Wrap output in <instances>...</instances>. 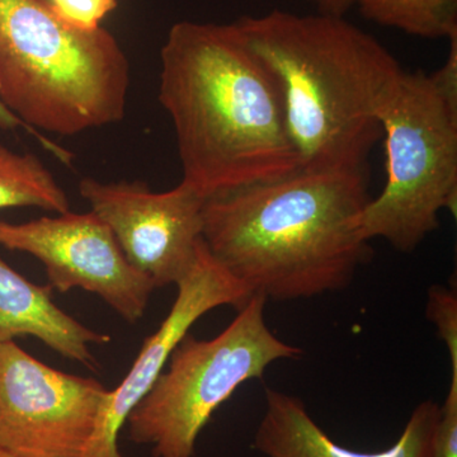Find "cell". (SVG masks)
<instances>
[{"label":"cell","instance_id":"obj_1","mask_svg":"<svg viewBox=\"0 0 457 457\" xmlns=\"http://www.w3.org/2000/svg\"><path fill=\"white\" fill-rule=\"evenodd\" d=\"M161 64L183 182L207 198L299 170L278 83L236 23H176Z\"/></svg>","mask_w":457,"mask_h":457},{"label":"cell","instance_id":"obj_4","mask_svg":"<svg viewBox=\"0 0 457 457\" xmlns=\"http://www.w3.org/2000/svg\"><path fill=\"white\" fill-rule=\"evenodd\" d=\"M129 88L128 56L106 29H73L46 0H0V102L33 132L120 122Z\"/></svg>","mask_w":457,"mask_h":457},{"label":"cell","instance_id":"obj_3","mask_svg":"<svg viewBox=\"0 0 457 457\" xmlns=\"http://www.w3.org/2000/svg\"><path fill=\"white\" fill-rule=\"evenodd\" d=\"M284 102L300 170H361L404 71L374 36L333 14L275 11L236 21Z\"/></svg>","mask_w":457,"mask_h":457},{"label":"cell","instance_id":"obj_8","mask_svg":"<svg viewBox=\"0 0 457 457\" xmlns=\"http://www.w3.org/2000/svg\"><path fill=\"white\" fill-rule=\"evenodd\" d=\"M0 246L37 258L59 293L82 288L97 295L131 324L144 317L155 288L125 257L106 222L92 212H68L21 224L0 220Z\"/></svg>","mask_w":457,"mask_h":457},{"label":"cell","instance_id":"obj_11","mask_svg":"<svg viewBox=\"0 0 457 457\" xmlns=\"http://www.w3.org/2000/svg\"><path fill=\"white\" fill-rule=\"evenodd\" d=\"M440 411L441 405L432 400L420 403L393 446L359 453L336 444L312 420L302 399L267 387L254 449L266 457H432Z\"/></svg>","mask_w":457,"mask_h":457},{"label":"cell","instance_id":"obj_9","mask_svg":"<svg viewBox=\"0 0 457 457\" xmlns=\"http://www.w3.org/2000/svg\"><path fill=\"white\" fill-rule=\"evenodd\" d=\"M79 194L106 222L128 261L155 287L179 284L194 266L206 197L188 183L153 192L145 183L83 179Z\"/></svg>","mask_w":457,"mask_h":457},{"label":"cell","instance_id":"obj_17","mask_svg":"<svg viewBox=\"0 0 457 457\" xmlns=\"http://www.w3.org/2000/svg\"><path fill=\"white\" fill-rule=\"evenodd\" d=\"M432 457H457V375H451L449 393L441 405Z\"/></svg>","mask_w":457,"mask_h":457},{"label":"cell","instance_id":"obj_13","mask_svg":"<svg viewBox=\"0 0 457 457\" xmlns=\"http://www.w3.org/2000/svg\"><path fill=\"white\" fill-rule=\"evenodd\" d=\"M35 206L47 212H69L64 189L37 156L18 154L0 145V209Z\"/></svg>","mask_w":457,"mask_h":457},{"label":"cell","instance_id":"obj_6","mask_svg":"<svg viewBox=\"0 0 457 457\" xmlns=\"http://www.w3.org/2000/svg\"><path fill=\"white\" fill-rule=\"evenodd\" d=\"M266 303L253 295L215 338L188 333L179 342L126 420L131 442L150 445L153 457H194L204 427L240 385L261 378L276 361L302 357L267 327Z\"/></svg>","mask_w":457,"mask_h":457},{"label":"cell","instance_id":"obj_19","mask_svg":"<svg viewBox=\"0 0 457 457\" xmlns=\"http://www.w3.org/2000/svg\"><path fill=\"white\" fill-rule=\"evenodd\" d=\"M317 5L319 13L345 16L352 7L356 5V0H306Z\"/></svg>","mask_w":457,"mask_h":457},{"label":"cell","instance_id":"obj_15","mask_svg":"<svg viewBox=\"0 0 457 457\" xmlns=\"http://www.w3.org/2000/svg\"><path fill=\"white\" fill-rule=\"evenodd\" d=\"M427 317L435 324L438 337L446 345L451 375H457V294L453 286L433 285L429 287Z\"/></svg>","mask_w":457,"mask_h":457},{"label":"cell","instance_id":"obj_20","mask_svg":"<svg viewBox=\"0 0 457 457\" xmlns=\"http://www.w3.org/2000/svg\"><path fill=\"white\" fill-rule=\"evenodd\" d=\"M0 457H20L12 453L11 451L5 450L4 447L0 446Z\"/></svg>","mask_w":457,"mask_h":457},{"label":"cell","instance_id":"obj_16","mask_svg":"<svg viewBox=\"0 0 457 457\" xmlns=\"http://www.w3.org/2000/svg\"><path fill=\"white\" fill-rule=\"evenodd\" d=\"M46 3L66 25L80 31H95L117 8L119 0H46Z\"/></svg>","mask_w":457,"mask_h":457},{"label":"cell","instance_id":"obj_12","mask_svg":"<svg viewBox=\"0 0 457 457\" xmlns=\"http://www.w3.org/2000/svg\"><path fill=\"white\" fill-rule=\"evenodd\" d=\"M51 293L50 285L29 282L0 257V343L35 337L60 356L96 371L99 365L89 345H106L111 337L66 314Z\"/></svg>","mask_w":457,"mask_h":457},{"label":"cell","instance_id":"obj_5","mask_svg":"<svg viewBox=\"0 0 457 457\" xmlns=\"http://www.w3.org/2000/svg\"><path fill=\"white\" fill-rule=\"evenodd\" d=\"M380 125L386 182L360 213L361 234L411 253L440 227L442 210L456 213L457 88L404 71Z\"/></svg>","mask_w":457,"mask_h":457},{"label":"cell","instance_id":"obj_18","mask_svg":"<svg viewBox=\"0 0 457 457\" xmlns=\"http://www.w3.org/2000/svg\"><path fill=\"white\" fill-rule=\"evenodd\" d=\"M17 129H25L27 132H29L33 137H37L42 145L46 147V149L53 153V154H55L62 163H71V159H73V154H71V153H69L68 150L56 145V144L50 141L49 137H45V135H38L36 134V132H33L25 122L21 121L16 114L12 113L11 111H9L8 108L0 102V130L14 131L17 130Z\"/></svg>","mask_w":457,"mask_h":457},{"label":"cell","instance_id":"obj_7","mask_svg":"<svg viewBox=\"0 0 457 457\" xmlns=\"http://www.w3.org/2000/svg\"><path fill=\"white\" fill-rule=\"evenodd\" d=\"M107 393L96 378L0 343V446L20 457H84Z\"/></svg>","mask_w":457,"mask_h":457},{"label":"cell","instance_id":"obj_14","mask_svg":"<svg viewBox=\"0 0 457 457\" xmlns=\"http://www.w3.org/2000/svg\"><path fill=\"white\" fill-rule=\"evenodd\" d=\"M371 22L417 37L449 38L457 33V0H356Z\"/></svg>","mask_w":457,"mask_h":457},{"label":"cell","instance_id":"obj_2","mask_svg":"<svg viewBox=\"0 0 457 457\" xmlns=\"http://www.w3.org/2000/svg\"><path fill=\"white\" fill-rule=\"evenodd\" d=\"M370 200L365 168H299L207 197L203 239L252 295L312 299L350 286L368 257L359 219Z\"/></svg>","mask_w":457,"mask_h":457},{"label":"cell","instance_id":"obj_10","mask_svg":"<svg viewBox=\"0 0 457 457\" xmlns=\"http://www.w3.org/2000/svg\"><path fill=\"white\" fill-rule=\"evenodd\" d=\"M179 294L170 314L155 333L147 337L130 371L114 390H108L99 411L97 426L84 457H123L119 433L135 405L152 389L163 372L171 352L206 312L219 306L240 309L253 295L246 290L210 253L204 239L196 260L179 284Z\"/></svg>","mask_w":457,"mask_h":457}]
</instances>
